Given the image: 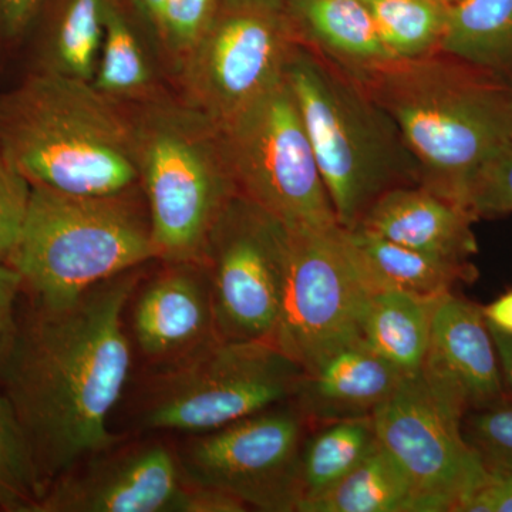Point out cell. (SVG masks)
<instances>
[{"mask_svg":"<svg viewBox=\"0 0 512 512\" xmlns=\"http://www.w3.org/2000/svg\"><path fill=\"white\" fill-rule=\"evenodd\" d=\"M141 279L143 266L93 286L69 305L35 303L18 320L0 362V383L45 490L121 440L110 430V417L130 377L133 346L124 312Z\"/></svg>","mask_w":512,"mask_h":512,"instance_id":"1","label":"cell"},{"mask_svg":"<svg viewBox=\"0 0 512 512\" xmlns=\"http://www.w3.org/2000/svg\"><path fill=\"white\" fill-rule=\"evenodd\" d=\"M350 77L402 131L420 185L466 208L471 175L512 138L511 87L444 50L389 57Z\"/></svg>","mask_w":512,"mask_h":512,"instance_id":"2","label":"cell"},{"mask_svg":"<svg viewBox=\"0 0 512 512\" xmlns=\"http://www.w3.org/2000/svg\"><path fill=\"white\" fill-rule=\"evenodd\" d=\"M0 144L32 187L74 195L141 188L130 107L92 82L26 73L0 93Z\"/></svg>","mask_w":512,"mask_h":512,"instance_id":"3","label":"cell"},{"mask_svg":"<svg viewBox=\"0 0 512 512\" xmlns=\"http://www.w3.org/2000/svg\"><path fill=\"white\" fill-rule=\"evenodd\" d=\"M285 77L340 227L355 229L386 192L420 185L419 163L402 131L345 70L298 43Z\"/></svg>","mask_w":512,"mask_h":512,"instance_id":"4","label":"cell"},{"mask_svg":"<svg viewBox=\"0 0 512 512\" xmlns=\"http://www.w3.org/2000/svg\"><path fill=\"white\" fill-rule=\"evenodd\" d=\"M128 107L157 259L202 264L212 229L238 195L221 127L168 93Z\"/></svg>","mask_w":512,"mask_h":512,"instance_id":"5","label":"cell"},{"mask_svg":"<svg viewBox=\"0 0 512 512\" xmlns=\"http://www.w3.org/2000/svg\"><path fill=\"white\" fill-rule=\"evenodd\" d=\"M157 259L141 188L74 195L32 187L8 262L37 305H69L93 286Z\"/></svg>","mask_w":512,"mask_h":512,"instance_id":"6","label":"cell"},{"mask_svg":"<svg viewBox=\"0 0 512 512\" xmlns=\"http://www.w3.org/2000/svg\"><path fill=\"white\" fill-rule=\"evenodd\" d=\"M305 370L269 340L217 339L154 366L138 394L134 427L185 436L221 429L298 393Z\"/></svg>","mask_w":512,"mask_h":512,"instance_id":"7","label":"cell"},{"mask_svg":"<svg viewBox=\"0 0 512 512\" xmlns=\"http://www.w3.org/2000/svg\"><path fill=\"white\" fill-rule=\"evenodd\" d=\"M221 130L239 195L289 229L339 225L285 76Z\"/></svg>","mask_w":512,"mask_h":512,"instance_id":"8","label":"cell"},{"mask_svg":"<svg viewBox=\"0 0 512 512\" xmlns=\"http://www.w3.org/2000/svg\"><path fill=\"white\" fill-rule=\"evenodd\" d=\"M296 45L284 0H218L210 26L174 76L177 96L225 126L284 79Z\"/></svg>","mask_w":512,"mask_h":512,"instance_id":"9","label":"cell"},{"mask_svg":"<svg viewBox=\"0 0 512 512\" xmlns=\"http://www.w3.org/2000/svg\"><path fill=\"white\" fill-rule=\"evenodd\" d=\"M309 429L291 400L221 429L192 434L175 450L192 483L232 494L249 510L293 512L301 501L299 464Z\"/></svg>","mask_w":512,"mask_h":512,"instance_id":"10","label":"cell"},{"mask_svg":"<svg viewBox=\"0 0 512 512\" xmlns=\"http://www.w3.org/2000/svg\"><path fill=\"white\" fill-rule=\"evenodd\" d=\"M202 264L220 338L272 342L288 281V228L238 194L212 229Z\"/></svg>","mask_w":512,"mask_h":512,"instance_id":"11","label":"cell"},{"mask_svg":"<svg viewBox=\"0 0 512 512\" xmlns=\"http://www.w3.org/2000/svg\"><path fill=\"white\" fill-rule=\"evenodd\" d=\"M288 231V281L272 343L306 372L362 339L360 318L370 292L357 274L340 225Z\"/></svg>","mask_w":512,"mask_h":512,"instance_id":"12","label":"cell"},{"mask_svg":"<svg viewBox=\"0 0 512 512\" xmlns=\"http://www.w3.org/2000/svg\"><path fill=\"white\" fill-rule=\"evenodd\" d=\"M373 420L380 444L410 478L426 512H457L491 476L464 437V417L420 373L404 376Z\"/></svg>","mask_w":512,"mask_h":512,"instance_id":"13","label":"cell"},{"mask_svg":"<svg viewBox=\"0 0 512 512\" xmlns=\"http://www.w3.org/2000/svg\"><path fill=\"white\" fill-rule=\"evenodd\" d=\"M185 484L170 444L120 440L47 485L35 512H181Z\"/></svg>","mask_w":512,"mask_h":512,"instance_id":"14","label":"cell"},{"mask_svg":"<svg viewBox=\"0 0 512 512\" xmlns=\"http://www.w3.org/2000/svg\"><path fill=\"white\" fill-rule=\"evenodd\" d=\"M419 373L460 416L505 402L500 360L483 308L453 292L441 296Z\"/></svg>","mask_w":512,"mask_h":512,"instance_id":"15","label":"cell"},{"mask_svg":"<svg viewBox=\"0 0 512 512\" xmlns=\"http://www.w3.org/2000/svg\"><path fill=\"white\" fill-rule=\"evenodd\" d=\"M138 285L131 332L151 366L167 365L220 339L204 264H168Z\"/></svg>","mask_w":512,"mask_h":512,"instance_id":"16","label":"cell"},{"mask_svg":"<svg viewBox=\"0 0 512 512\" xmlns=\"http://www.w3.org/2000/svg\"><path fill=\"white\" fill-rule=\"evenodd\" d=\"M476 221L460 204L423 185H409L386 192L355 229L426 254L466 262L478 251L473 232Z\"/></svg>","mask_w":512,"mask_h":512,"instance_id":"17","label":"cell"},{"mask_svg":"<svg viewBox=\"0 0 512 512\" xmlns=\"http://www.w3.org/2000/svg\"><path fill=\"white\" fill-rule=\"evenodd\" d=\"M404 375L362 339L342 346L303 373L292 402L309 424L372 416Z\"/></svg>","mask_w":512,"mask_h":512,"instance_id":"18","label":"cell"},{"mask_svg":"<svg viewBox=\"0 0 512 512\" xmlns=\"http://www.w3.org/2000/svg\"><path fill=\"white\" fill-rule=\"evenodd\" d=\"M296 40L350 76L393 57L366 0H284Z\"/></svg>","mask_w":512,"mask_h":512,"instance_id":"19","label":"cell"},{"mask_svg":"<svg viewBox=\"0 0 512 512\" xmlns=\"http://www.w3.org/2000/svg\"><path fill=\"white\" fill-rule=\"evenodd\" d=\"M343 231L353 265L370 293L394 291L439 299L460 282L477 278L470 261L426 254L359 229Z\"/></svg>","mask_w":512,"mask_h":512,"instance_id":"20","label":"cell"},{"mask_svg":"<svg viewBox=\"0 0 512 512\" xmlns=\"http://www.w3.org/2000/svg\"><path fill=\"white\" fill-rule=\"evenodd\" d=\"M46 6H50V12L46 20L37 22L35 30L39 33L29 72L92 82L109 0H56L55 5Z\"/></svg>","mask_w":512,"mask_h":512,"instance_id":"21","label":"cell"},{"mask_svg":"<svg viewBox=\"0 0 512 512\" xmlns=\"http://www.w3.org/2000/svg\"><path fill=\"white\" fill-rule=\"evenodd\" d=\"M439 299L394 291L369 293L360 318L363 342L404 376L416 375L426 356Z\"/></svg>","mask_w":512,"mask_h":512,"instance_id":"22","label":"cell"},{"mask_svg":"<svg viewBox=\"0 0 512 512\" xmlns=\"http://www.w3.org/2000/svg\"><path fill=\"white\" fill-rule=\"evenodd\" d=\"M296 512H426L400 464L380 444L375 453Z\"/></svg>","mask_w":512,"mask_h":512,"instance_id":"23","label":"cell"},{"mask_svg":"<svg viewBox=\"0 0 512 512\" xmlns=\"http://www.w3.org/2000/svg\"><path fill=\"white\" fill-rule=\"evenodd\" d=\"M440 50L512 89V0H454Z\"/></svg>","mask_w":512,"mask_h":512,"instance_id":"24","label":"cell"},{"mask_svg":"<svg viewBox=\"0 0 512 512\" xmlns=\"http://www.w3.org/2000/svg\"><path fill=\"white\" fill-rule=\"evenodd\" d=\"M379 446L373 414L312 426L301 451L299 504L339 483Z\"/></svg>","mask_w":512,"mask_h":512,"instance_id":"25","label":"cell"},{"mask_svg":"<svg viewBox=\"0 0 512 512\" xmlns=\"http://www.w3.org/2000/svg\"><path fill=\"white\" fill-rule=\"evenodd\" d=\"M92 84L109 99L126 106L165 93L153 62L119 0H109L99 62Z\"/></svg>","mask_w":512,"mask_h":512,"instance_id":"26","label":"cell"},{"mask_svg":"<svg viewBox=\"0 0 512 512\" xmlns=\"http://www.w3.org/2000/svg\"><path fill=\"white\" fill-rule=\"evenodd\" d=\"M384 46L393 57L440 50L451 0H366Z\"/></svg>","mask_w":512,"mask_h":512,"instance_id":"27","label":"cell"},{"mask_svg":"<svg viewBox=\"0 0 512 512\" xmlns=\"http://www.w3.org/2000/svg\"><path fill=\"white\" fill-rule=\"evenodd\" d=\"M45 493L15 409L0 392V510L35 512Z\"/></svg>","mask_w":512,"mask_h":512,"instance_id":"28","label":"cell"},{"mask_svg":"<svg viewBox=\"0 0 512 512\" xmlns=\"http://www.w3.org/2000/svg\"><path fill=\"white\" fill-rule=\"evenodd\" d=\"M217 6L218 0H165L153 28L161 56L173 76L200 42Z\"/></svg>","mask_w":512,"mask_h":512,"instance_id":"29","label":"cell"},{"mask_svg":"<svg viewBox=\"0 0 512 512\" xmlns=\"http://www.w3.org/2000/svg\"><path fill=\"white\" fill-rule=\"evenodd\" d=\"M464 205L477 221L512 214V138L471 175Z\"/></svg>","mask_w":512,"mask_h":512,"instance_id":"30","label":"cell"},{"mask_svg":"<svg viewBox=\"0 0 512 512\" xmlns=\"http://www.w3.org/2000/svg\"><path fill=\"white\" fill-rule=\"evenodd\" d=\"M463 433L490 473H512V404L468 413Z\"/></svg>","mask_w":512,"mask_h":512,"instance_id":"31","label":"cell"},{"mask_svg":"<svg viewBox=\"0 0 512 512\" xmlns=\"http://www.w3.org/2000/svg\"><path fill=\"white\" fill-rule=\"evenodd\" d=\"M32 184L0 144V264L8 265L28 214Z\"/></svg>","mask_w":512,"mask_h":512,"instance_id":"32","label":"cell"},{"mask_svg":"<svg viewBox=\"0 0 512 512\" xmlns=\"http://www.w3.org/2000/svg\"><path fill=\"white\" fill-rule=\"evenodd\" d=\"M49 0H0V56L22 49Z\"/></svg>","mask_w":512,"mask_h":512,"instance_id":"33","label":"cell"},{"mask_svg":"<svg viewBox=\"0 0 512 512\" xmlns=\"http://www.w3.org/2000/svg\"><path fill=\"white\" fill-rule=\"evenodd\" d=\"M25 289L22 276L12 266L0 264V362L10 348L18 329V299Z\"/></svg>","mask_w":512,"mask_h":512,"instance_id":"34","label":"cell"},{"mask_svg":"<svg viewBox=\"0 0 512 512\" xmlns=\"http://www.w3.org/2000/svg\"><path fill=\"white\" fill-rule=\"evenodd\" d=\"M457 512H512V473H491L487 483L461 503Z\"/></svg>","mask_w":512,"mask_h":512,"instance_id":"35","label":"cell"},{"mask_svg":"<svg viewBox=\"0 0 512 512\" xmlns=\"http://www.w3.org/2000/svg\"><path fill=\"white\" fill-rule=\"evenodd\" d=\"M187 480V478H185ZM247 505L239 498L218 488L187 480L181 512H244Z\"/></svg>","mask_w":512,"mask_h":512,"instance_id":"36","label":"cell"},{"mask_svg":"<svg viewBox=\"0 0 512 512\" xmlns=\"http://www.w3.org/2000/svg\"><path fill=\"white\" fill-rule=\"evenodd\" d=\"M483 313L491 328L512 336V289L485 306Z\"/></svg>","mask_w":512,"mask_h":512,"instance_id":"37","label":"cell"},{"mask_svg":"<svg viewBox=\"0 0 512 512\" xmlns=\"http://www.w3.org/2000/svg\"><path fill=\"white\" fill-rule=\"evenodd\" d=\"M490 328L491 336H493L495 349H497L498 360H500L501 373L507 384L508 389L512 393V336L505 335L500 330Z\"/></svg>","mask_w":512,"mask_h":512,"instance_id":"38","label":"cell"},{"mask_svg":"<svg viewBox=\"0 0 512 512\" xmlns=\"http://www.w3.org/2000/svg\"><path fill=\"white\" fill-rule=\"evenodd\" d=\"M134 6L140 10L141 15L148 20L151 26H153L154 20H156L158 13L163 8L165 0H131Z\"/></svg>","mask_w":512,"mask_h":512,"instance_id":"39","label":"cell"},{"mask_svg":"<svg viewBox=\"0 0 512 512\" xmlns=\"http://www.w3.org/2000/svg\"><path fill=\"white\" fill-rule=\"evenodd\" d=\"M451 2H454V0H451Z\"/></svg>","mask_w":512,"mask_h":512,"instance_id":"40","label":"cell"}]
</instances>
